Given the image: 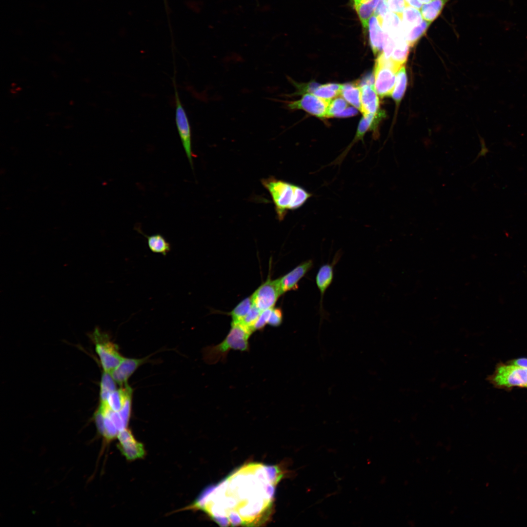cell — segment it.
<instances>
[{"label": "cell", "instance_id": "obj_33", "mask_svg": "<svg viewBox=\"0 0 527 527\" xmlns=\"http://www.w3.org/2000/svg\"><path fill=\"white\" fill-rule=\"evenodd\" d=\"M283 321V313L281 308H272L268 324L272 326H278Z\"/></svg>", "mask_w": 527, "mask_h": 527}, {"label": "cell", "instance_id": "obj_23", "mask_svg": "<svg viewBox=\"0 0 527 527\" xmlns=\"http://www.w3.org/2000/svg\"><path fill=\"white\" fill-rule=\"evenodd\" d=\"M395 46L390 59L401 66L406 62L409 54L410 46L405 39L395 41Z\"/></svg>", "mask_w": 527, "mask_h": 527}, {"label": "cell", "instance_id": "obj_29", "mask_svg": "<svg viewBox=\"0 0 527 527\" xmlns=\"http://www.w3.org/2000/svg\"><path fill=\"white\" fill-rule=\"evenodd\" d=\"M347 106V103L343 98L338 97L330 101L329 103L327 118L335 117V116L343 112Z\"/></svg>", "mask_w": 527, "mask_h": 527}, {"label": "cell", "instance_id": "obj_10", "mask_svg": "<svg viewBox=\"0 0 527 527\" xmlns=\"http://www.w3.org/2000/svg\"><path fill=\"white\" fill-rule=\"evenodd\" d=\"M117 447L126 460L129 461L142 459L146 451L143 444L138 441L128 428L118 434Z\"/></svg>", "mask_w": 527, "mask_h": 527}, {"label": "cell", "instance_id": "obj_34", "mask_svg": "<svg viewBox=\"0 0 527 527\" xmlns=\"http://www.w3.org/2000/svg\"><path fill=\"white\" fill-rule=\"evenodd\" d=\"M358 111L357 109L353 107H349L345 109L341 113L336 115L335 117L344 118V117H349L356 115L357 114Z\"/></svg>", "mask_w": 527, "mask_h": 527}, {"label": "cell", "instance_id": "obj_36", "mask_svg": "<svg viewBox=\"0 0 527 527\" xmlns=\"http://www.w3.org/2000/svg\"><path fill=\"white\" fill-rule=\"evenodd\" d=\"M410 6L415 7L417 9H421L422 6V3H421L419 0H405Z\"/></svg>", "mask_w": 527, "mask_h": 527}, {"label": "cell", "instance_id": "obj_3", "mask_svg": "<svg viewBox=\"0 0 527 527\" xmlns=\"http://www.w3.org/2000/svg\"><path fill=\"white\" fill-rule=\"evenodd\" d=\"M252 332L241 322H232L231 328L225 339L220 344L206 347L204 350V359L209 364L219 361L225 362L230 350L248 351V339Z\"/></svg>", "mask_w": 527, "mask_h": 527}, {"label": "cell", "instance_id": "obj_28", "mask_svg": "<svg viewBox=\"0 0 527 527\" xmlns=\"http://www.w3.org/2000/svg\"><path fill=\"white\" fill-rule=\"evenodd\" d=\"M115 382L109 373L104 371L102 373L100 392L101 402H106L109 394L116 389Z\"/></svg>", "mask_w": 527, "mask_h": 527}, {"label": "cell", "instance_id": "obj_13", "mask_svg": "<svg viewBox=\"0 0 527 527\" xmlns=\"http://www.w3.org/2000/svg\"><path fill=\"white\" fill-rule=\"evenodd\" d=\"M368 29L372 50L374 55H379L389 35L383 30L380 21L374 15L369 20Z\"/></svg>", "mask_w": 527, "mask_h": 527}, {"label": "cell", "instance_id": "obj_17", "mask_svg": "<svg viewBox=\"0 0 527 527\" xmlns=\"http://www.w3.org/2000/svg\"><path fill=\"white\" fill-rule=\"evenodd\" d=\"M135 229L146 238L149 248L153 253L165 256L170 251V243L162 234L157 233L148 236L142 231L140 227L136 226Z\"/></svg>", "mask_w": 527, "mask_h": 527}, {"label": "cell", "instance_id": "obj_26", "mask_svg": "<svg viewBox=\"0 0 527 527\" xmlns=\"http://www.w3.org/2000/svg\"><path fill=\"white\" fill-rule=\"evenodd\" d=\"M407 84V75L405 67H402L396 76L395 84L391 94L392 97L397 102H399L404 96Z\"/></svg>", "mask_w": 527, "mask_h": 527}, {"label": "cell", "instance_id": "obj_20", "mask_svg": "<svg viewBox=\"0 0 527 527\" xmlns=\"http://www.w3.org/2000/svg\"><path fill=\"white\" fill-rule=\"evenodd\" d=\"M401 20L405 35L411 28L421 23L423 19L418 9L407 4L404 10Z\"/></svg>", "mask_w": 527, "mask_h": 527}, {"label": "cell", "instance_id": "obj_30", "mask_svg": "<svg viewBox=\"0 0 527 527\" xmlns=\"http://www.w3.org/2000/svg\"><path fill=\"white\" fill-rule=\"evenodd\" d=\"M261 312L262 311L255 304H253L249 312L241 323L253 332V327Z\"/></svg>", "mask_w": 527, "mask_h": 527}, {"label": "cell", "instance_id": "obj_25", "mask_svg": "<svg viewBox=\"0 0 527 527\" xmlns=\"http://www.w3.org/2000/svg\"><path fill=\"white\" fill-rule=\"evenodd\" d=\"M431 22L423 20L421 23L415 26L405 33V38L410 47H413L425 34Z\"/></svg>", "mask_w": 527, "mask_h": 527}, {"label": "cell", "instance_id": "obj_31", "mask_svg": "<svg viewBox=\"0 0 527 527\" xmlns=\"http://www.w3.org/2000/svg\"><path fill=\"white\" fill-rule=\"evenodd\" d=\"M389 11L398 15L402 18L404 10L407 5L405 0H386Z\"/></svg>", "mask_w": 527, "mask_h": 527}, {"label": "cell", "instance_id": "obj_12", "mask_svg": "<svg viewBox=\"0 0 527 527\" xmlns=\"http://www.w3.org/2000/svg\"><path fill=\"white\" fill-rule=\"evenodd\" d=\"M313 265V261L308 260L300 264L290 272L279 278L282 295L287 291L297 289L299 282L311 269Z\"/></svg>", "mask_w": 527, "mask_h": 527}, {"label": "cell", "instance_id": "obj_38", "mask_svg": "<svg viewBox=\"0 0 527 527\" xmlns=\"http://www.w3.org/2000/svg\"><path fill=\"white\" fill-rule=\"evenodd\" d=\"M419 0L421 3H426L429 2L430 1H432V0Z\"/></svg>", "mask_w": 527, "mask_h": 527}, {"label": "cell", "instance_id": "obj_6", "mask_svg": "<svg viewBox=\"0 0 527 527\" xmlns=\"http://www.w3.org/2000/svg\"><path fill=\"white\" fill-rule=\"evenodd\" d=\"M93 337L102 367L104 371L111 373L124 357L119 353L117 345L109 340L108 335L101 332L98 328L95 329Z\"/></svg>", "mask_w": 527, "mask_h": 527}, {"label": "cell", "instance_id": "obj_7", "mask_svg": "<svg viewBox=\"0 0 527 527\" xmlns=\"http://www.w3.org/2000/svg\"><path fill=\"white\" fill-rule=\"evenodd\" d=\"M173 83L176 105V124L185 153L193 169V158L194 157L195 155L193 153L192 148L191 126L186 111L181 101L174 80Z\"/></svg>", "mask_w": 527, "mask_h": 527}, {"label": "cell", "instance_id": "obj_24", "mask_svg": "<svg viewBox=\"0 0 527 527\" xmlns=\"http://www.w3.org/2000/svg\"><path fill=\"white\" fill-rule=\"evenodd\" d=\"M342 87V84L338 83L319 84L312 93L319 98L331 100L341 94Z\"/></svg>", "mask_w": 527, "mask_h": 527}, {"label": "cell", "instance_id": "obj_2", "mask_svg": "<svg viewBox=\"0 0 527 527\" xmlns=\"http://www.w3.org/2000/svg\"><path fill=\"white\" fill-rule=\"evenodd\" d=\"M261 182L270 194L280 221L284 219L288 210L300 208L312 196L303 187L273 177L263 179Z\"/></svg>", "mask_w": 527, "mask_h": 527}, {"label": "cell", "instance_id": "obj_22", "mask_svg": "<svg viewBox=\"0 0 527 527\" xmlns=\"http://www.w3.org/2000/svg\"><path fill=\"white\" fill-rule=\"evenodd\" d=\"M380 0H369L354 6L363 28L368 29L370 18L374 15Z\"/></svg>", "mask_w": 527, "mask_h": 527}, {"label": "cell", "instance_id": "obj_4", "mask_svg": "<svg viewBox=\"0 0 527 527\" xmlns=\"http://www.w3.org/2000/svg\"><path fill=\"white\" fill-rule=\"evenodd\" d=\"M401 67L390 58H385L381 53L378 55L375 64L374 88L380 97L392 94L396 82V74Z\"/></svg>", "mask_w": 527, "mask_h": 527}, {"label": "cell", "instance_id": "obj_35", "mask_svg": "<svg viewBox=\"0 0 527 527\" xmlns=\"http://www.w3.org/2000/svg\"><path fill=\"white\" fill-rule=\"evenodd\" d=\"M516 365L527 368V358H521L513 360L510 363Z\"/></svg>", "mask_w": 527, "mask_h": 527}, {"label": "cell", "instance_id": "obj_15", "mask_svg": "<svg viewBox=\"0 0 527 527\" xmlns=\"http://www.w3.org/2000/svg\"><path fill=\"white\" fill-rule=\"evenodd\" d=\"M361 110L363 115L374 114L379 111V99L374 87L365 85L361 87Z\"/></svg>", "mask_w": 527, "mask_h": 527}, {"label": "cell", "instance_id": "obj_9", "mask_svg": "<svg viewBox=\"0 0 527 527\" xmlns=\"http://www.w3.org/2000/svg\"><path fill=\"white\" fill-rule=\"evenodd\" d=\"M282 295L279 279L270 278L262 284L251 296L253 304L261 311L273 308Z\"/></svg>", "mask_w": 527, "mask_h": 527}, {"label": "cell", "instance_id": "obj_11", "mask_svg": "<svg viewBox=\"0 0 527 527\" xmlns=\"http://www.w3.org/2000/svg\"><path fill=\"white\" fill-rule=\"evenodd\" d=\"M384 115L385 113L383 111H378L374 114L364 115V117L360 120L356 134L351 143L332 163L340 164L344 160L354 143L358 141L363 140L364 136L367 131L373 130L374 132H375L374 135L375 139L378 138L377 127L379 121L384 117Z\"/></svg>", "mask_w": 527, "mask_h": 527}, {"label": "cell", "instance_id": "obj_8", "mask_svg": "<svg viewBox=\"0 0 527 527\" xmlns=\"http://www.w3.org/2000/svg\"><path fill=\"white\" fill-rule=\"evenodd\" d=\"M276 100L285 103L290 109H302L319 118H327L328 108L331 101L319 98L312 93H305L301 99L297 101Z\"/></svg>", "mask_w": 527, "mask_h": 527}, {"label": "cell", "instance_id": "obj_21", "mask_svg": "<svg viewBox=\"0 0 527 527\" xmlns=\"http://www.w3.org/2000/svg\"><path fill=\"white\" fill-rule=\"evenodd\" d=\"M448 0H432L425 3L420 9L423 20L429 22L434 21L441 13Z\"/></svg>", "mask_w": 527, "mask_h": 527}, {"label": "cell", "instance_id": "obj_37", "mask_svg": "<svg viewBox=\"0 0 527 527\" xmlns=\"http://www.w3.org/2000/svg\"><path fill=\"white\" fill-rule=\"evenodd\" d=\"M368 0H353L354 5V6H356V5L360 4V3L365 2V1H368Z\"/></svg>", "mask_w": 527, "mask_h": 527}, {"label": "cell", "instance_id": "obj_19", "mask_svg": "<svg viewBox=\"0 0 527 527\" xmlns=\"http://www.w3.org/2000/svg\"><path fill=\"white\" fill-rule=\"evenodd\" d=\"M340 94L348 102L361 110V87L356 82L342 84Z\"/></svg>", "mask_w": 527, "mask_h": 527}, {"label": "cell", "instance_id": "obj_14", "mask_svg": "<svg viewBox=\"0 0 527 527\" xmlns=\"http://www.w3.org/2000/svg\"><path fill=\"white\" fill-rule=\"evenodd\" d=\"M144 361V359L124 358L110 374L116 382L126 385L129 378Z\"/></svg>", "mask_w": 527, "mask_h": 527}, {"label": "cell", "instance_id": "obj_27", "mask_svg": "<svg viewBox=\"0 0 527 527\" xmlns=\"http://www.w3.org/2000/svg\"><path fill=\"white\" fill-rule=\"evenodd\" d=\"M252 304L251 296L246 298L240 302L230 313L232 322H242L249 312Z\"/></svg>", "mask_w": 527, "mask_h": 527}, {"label": "cell", "instance_id": "obj_18", "mask_svg": "<svg viewBox=\"0 0 527 527\" xmlns=\"http://www.w3.org/2000/svg\"><path fill=\"white\" fill-rule=\"evenodd\" d=\"M132 395V390L127 384L124 388L116 389L111 392L107 400L108 407L112 410L119 412L123 406L127 398Z\"/></svg>", "mask_w": 527, "mask_h": 527}, {"label": "cell", "instance_id": "obj_5", "mask_svg": "<svg viewBox=\"0 0 527 527\" xmlns=\"http://www.w3.org/2000/svg\"><path fill=\"white\" fill-rule=\"evenodd\" d=\"M487 380L500 388H511L515 386L527 387V368L515 365L499 364L493 373Z\"/></svg>", "mask_w": 527, "mask_h": 527}, {"label": "cell", "instance_id": "obj_1", "mask_svg": "<svg viewBox=\"0 0 527 527\" xmlns=\"http://www.w3.org/2000/svg\"><path fill=\"white\" fill-rule=\"evenodd\" d=\"M258 464H249L238 469L230 475L216 488L211 491L207 490L198 497L209 500H216L219 504L202 507L200 510H207L218 507L207 514L211 518L217 515L225 517L231 523L234 517L239 519L238 523L244 524L262 523L269 515L272 505V494L275 486L283 475L273 477H266L269 467L264 470V466L259 476L254 474Z\"/></svg>", "mask_w": 527, "mask_h": 527}, {"label": "cell", "instance_id": "obj_16", "mask_svg": "<svg viewBox=\"0 0 527 527\" xmlns=\"http://www.w3.org/2000/svg\"><path fill=\"white\" fill-rule=\"evenodd\" d=\"M333 264H323L319 268L316 276V283L321 295L320 308H323V299L324 295L328 287L332 282L333 279Z\"/></svg>", "mask_w": 527, "mask_h": 527}, {"label": "cell", "instance_id": "obj_32", "mask_svg": "<svg viewBox=\"0 0 527 527\" xmlns=\"http://www.w3.org/2000/svg\"><path fill=\"white\" fill-rule=\"evenodd\" d=\"M272 308L262 311L259 317L253 327V332L262 330L268 324Z\"/></svg>", "mask_w": 527, "mask_h": 527}]
</instances>
